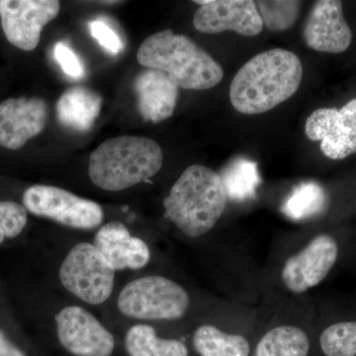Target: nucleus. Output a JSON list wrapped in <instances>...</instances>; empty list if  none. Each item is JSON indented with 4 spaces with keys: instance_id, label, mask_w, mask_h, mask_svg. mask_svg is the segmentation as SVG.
<instances>
[{
    "instance_id": "nucleus-13",
    "label": "nucleus",
    "mask_w": 356,
    "mask_h": 356,
    "mask_svg": "<svg viewBox=\"0 0 356 356\" xmlns=\"http://www.w3.org/2000/svg\"><path fill=\"white\" fill-rule=\"evenodd\" d=\"M337 255L339 248L331 236H316L285 262L281 273L283 283L295 294L317 286L334 267Z\"/></svg>"
},
{
    "instance_id": "nucleus-14",
    "label": "nucleus",
    "mask_w": 356,
    "mask_h": 356,
    "mask_svg": "<svg viewBox=\"0 0 356 356\" xmlns=\"http://www.w3.org/2000/svg\"><path fill=\"white\" fill-rule=\"evenodd\" d=\"M303 36L308 47L315 51L339 54L348 50L353 33L344 19L341 1L316 2L307 18Z\"/></svg>"
},
{
    "instance_id": "nucleus-26",
    "label": "nucleus",
    "mask_w": 356,
    "mask_h": 356,
    "mask_svg": "<svg viewBox=\"0 0 356 356\" xmlns=\"http://www.w3.org/2000/svg\"><path fill=\"white\" fill-rule=\"evenodd\" d=\"M54 56L65 74L74 79H83L84 67L74 51L63 42H58L54 48Z\"/></svg>"
},
{
    "instance_id": "nucleus-21",
    "label": "nucleus",
    "mask_w": 356,
    "mask_h": 356,
    "mask_svg": "<svg viewBox=\"0 0 356 356\" xmlns=\"http://www.w3.org/2000/svg\"><path fill=\"white\" fill-rule=\"evenodd\" d=\"M310 341L303 330L294 325L274 327L262 337L257 356H307Z\"/></svg>"
},
{
    "instance_id": "nucleus-8",
    "label": "nucleus",
    "mask_w": 356,
    "mask_h": 356,
    "mask_svg": "<svg viewBox=\"0 0 356 356\" xmlns=\"http://www.w3.org/2000/svg\"><path fill=\"white\" fill-rule=\"evenodd\" d=\"M60 10L58 0H0V26L9 44L32 51L38 47L44 26Z\"/></svg>"
},
{
    "instance_id": "nucleus-18",
    "label": "nucleus",
    "mask_w": 356,
    "mask_h": 356,
    "mask_svg": "<svg viewBox=\"0 0 356 356\" xmlns=\"http://www.w3.org/2000/svg\"><path fill=\"white\" fill-rule=\"evenodd\" d=\"M129 356H188L186 346L177 339H161L152 325L130 327L125 337Z\"/></svg>"
},
{
    "instance_id": "nucleus-20",
    "label": "nucleus",
    "mask_w": 356,
    "mask_h": 356,
    "mask_svg": "<svg viewBox=\"0 0 356 356\" xmlns=\"http://www.w3.org/2000/svg\"><path fill=\"white\" fill-rule=\"evenodd\" d=\"M219 175L228 198L235 201L254 197L261 181L257 163L243 156L229 161Z\"/></svg>"
},
{
    "instance_id": "nucleus-10",
    "label": "nucleus",
    "mask_w": 356,
    "mask_h": 356,
    "mask_svg": "<svg viewBox=\"0 0 356 356\" xmlns=\"http://www.w3.org/2000/svg\"><path fill=\"white\" fill-rule=\"evenodd\" d=\"M309 140H321V151L327 158L343 159L356 153V98L341 109L315 110L306 121Z\"/></svg>"
},
{
    "instance_id": "nucleus-6",
    "label": "nucleus",
    "mask_w": 356,
    "mask_h": 356,
    "mask_svg": "<svg viewBox=\"0 0 356 356\" xmlns=\"http://www.w3.org/2000/svg\"><path fill=\"white\" fill-rule=\"evenodd\" d=\"M115 273L93 243H79L65 257L58 276L63 286L77 298L99 305L113 292Z\"/></svg>"
},
{
    "instance_id": "nucleus-5",
    "label": "nucleus",
    "mask_w": 356,
    "mask_h": 356,
    "mask_svg": "<svg viewBox=\"0 0 356 356\" xmlns=\"http://www.w3.org/2000/svg\"><path fill=\"white\" fill-rule=\"evenodd\" d=\"M117 304L126 317L170 321L184 317L191 299L186 290L175 281L151 275L129 282L119 295Z\"/></svg>"
},
{
    "instance_id": "nucleus-4",
    "label": "nucleus",
    "mask_w": 356,
    "mask_h": 356,
    "mask_svg": "<svg viewBox=\"0 0 356 356\" xmlns=\"http://www.w3.org/2000/svg\"><path fill=\"white\" fill-rule=\"evenodd\" d=\"M163 153L149 138L121 136L103 142L89 158L88 175L103 191H121L147 181L161 170Z\"/></svg>"
},
{
    "instance_id": "nucleus-15",
    "label": "nucleus",
    "mask_w": 356,
    "mask_h": 356,
    "mask_svg": "<svg viewBox=\"0 0 356 356\" xmlns=\"http://www.w3.org/2000/svg\"><path fill=\"white\" fill-rule=\"evenodd\" d=\"M93 245L116 271L143 268L151 259L147 243L131 236L127 227L121 222L103 225L96 233Z\"/></svg>"
},
{
    "instance_id": "nucleus-25",
    "label": "nucleus",
    "mask_w": 356,
    "mask_h": 356,
    "mask_svg": "<svg viewBox=\"0 0 356 356\" xmlns=\"http://www.w3.org/2000/svg\"><path fill=\"white\" fill-rule=\"evenodd\" d=\"M28 218L22 203L0 199V245L18 238L27 227Z\"/></svg>"
},
{
    "instance_id": "nucleus-9",
    "label": "nucleus",
    "mask_w": 356,
    "mask_h": 356,
    "mask_svg": "<svg viewBox=\"0 0 356 356\" xmlns=\"http://www.w3.org/2000/svg\"><path fill=\"white\" fill-rule=\"evenodd\" d=\"M58 339L74 356H111L115 339L99 321L86 309L69 306L56 315Z\"/></svg>"
},
{
    "instance_id": "nucleus-12",
    "label": "nucleus",
    "mask_w": 356,
    "mask_h": 356,
    "mask_svg": "<svg viewBox=\"0 0 356 356\" xmlns=\"http://www.w3.org/2000/svg\"><path fill=\"white\" fill-rule=\"evenodd\" d=\"M200 8L193 17V26L204 34L234 31L241 36H257L264 23L252 0H195Z\"/></svg>"
},
{
    "instance_id": "nucleus-28",
    "label": "nucleus",
    "mask_w": 356,
    "mask_h": 356,
    "mask_svg": "<svg viewBox=\"0 0 356 356\" xmlns=\"http://www.w3.org/2000/svg\"><path fill=\"white\" fill-rule=\"evenodd\" d=\"M0 356H27L17 344L11 341L3 330L0 329Z\"/></svg>"
},
{
    "instance_id": "nucleus-17",
    "label": "nucleus",
    "mask_w": 356,
    "mask_h": 356,
    "mask_svg": "<svg viewBox=\"0 0 356 356\" xmlns=\"http://www.w3.org/2000/svg\"><path fill=\"white\" fill-rule=\"evenodd\" d=\"M102 98L83 86L67 89L57 103L58 120L76 132H88L102 111Z\"/></svg>"
},
{
    "instance_id": "nucleus-23",
    "label": "nucleus",
    "mask_w": 356,
    "mask_h": 356,
    "mask_svg": "<svg viewBox=\"0 0 356 356\" xmlns=\"http://www.w3.org/2000/svg\"><path fill=\"white\" fill-rule=\"evenodd\" d=\"M255 4L262 23L273 32L290 29L298 19L302 6L295 0H259Z\"/></svg>"
},
{
    "instance_id": "nucleus-1",
    "label": "nucleus",
    "mask_w": 356,
    "mask_h": 356,
    "mask_svg": "<svg viewBox=\"0 0 356 356\" xmlns=\"http://www.w3.org/2000/svg\"><path fill=\"white\" fill-rule=\"evenodd\" d=\"M302 77L303 67L296 54L284 49L262 51L236 72L229 100L240 113H264L292 97Z\"/></svg>"
},
{
    "instance_id": "nucleus-24",
    "label": "nucleus",
    "mask_w": 356,
    "mask_h": 356,
    "mask_svg": "<svg viewBox=\"0 0 356 356\" xmlns=\"http://www.w3.org/2000/svg\"><path fill=\"white\" fill-rule=\"evenodd\" d=\"M320 343L327 356L356 355V322L330 325L321 334Z\"/></svg>"
},
{
    "instance_id": "nucleus-22",
    "label": "nucleus",
    "mask_w": 356,
    "mask_h": 356,
    "mask_svg": "<svg viewBox=\"0 0 356 356\" xmlns=\"http://www.w3.org/2000/svg\"><path fill=\"white\" fill-rule=\"evenodd\" d=\"M327 207L325 189L315 181L300 184L282 206V212L294 221H304L323 214Z\"/></svg>"
},
{
    "instance_id": "nucleus-2",
    "label": "nucleus",
    "mask_w": 356,
    "mask_h": 356,
    "mask_svg": "<svg viewBox=\"0 0 356 356\" xmlns=\"http://www.w3.org/2000/svg\"><path fill=\"white\" fill-rule=\"evenodd\" d=\"M219 173L207 166H189L163 201L165 215L189 238L206 235L216 226L228 204Z\"/></svg>"
},
{
    "instance_id": "nucleus-3",
    "label": "nucleus",
    "mask_w": 356,
    "mask_h": 356,
    "mask_svg": "<svg viewBox=\"0 0 356 356\" xmlns=\"http://www.w3.org/2000/svg\"><path fill=\"white\" fill-rule=\"evenodd\" d=\"M137 60L147 69L165 72L179 88L205 90L218 86L224 70L209 54L186 35L163 30L145 39Z\"/></svg>"
},
{
    "instance_id": "nucleus-7",
    "label": "nucleus",
    "mask_w": 356,
    "mask_h": 356,
    "mask_svg": "<svg viewBox=\"0 0 356 356\" xmlns=\"http://www.w3.org/2000/svg\"><path fill=\"white\" fill-rule=\"evenodd\" d=\"M21 203L29 214L70 228L95 229L104 219L99 204L51 185H31L23 192Z\"/></svg>"
},
{
    "instance_id": "nucleus-27",
    "label": "nucleus",
    "mask_w": 356,
    "mask_h": 356,
    "mask_svg": "<svg viewBox=\"0 0 356 356\" xmlns=\"http://www.w3.org/2000/svg\"><path fill=\"white\" fill-rule=\"evenodd\" d=\"M89 30L93 38L97 40L103 48L106 49L110 53L116 55L123 49V43L118 35L103 21H92L89 24Z\"/></svg>"
},
{
    "instance_id": "nucleus-11",
    "label": "nucleus",
    "mask_w": 356,
    "mask_h": 356,
    "mask_svg": "<svg viewBox=\"0 0 356 356\" xmlns=\"http://www.w3.org/2000/svg\"><path fill=\"white\" fill-rule=\"evenodd\" d=\"M49 105L39 97H9L0 102V147L23 149L46 128Z\"/></svg>"
},
{
    "instance_id": "nucleus-19",
    "label": "nucleus",
    "mask_w": 356,
    "mask_h": 356,
    "mask_svg": "<svg viewBox=\"0 0 356 356\" xmlns=\"http://www.w3.org/2000/svg\"><path fill=\"white\" fill-rule=\"evenodd\" d=\"M193 346L200 356H248L250 343L241 334H227L204 325L194 332Z\"/></svg>"
},
{
    "instance_id": "nucleus-16",
    "label": "nucleus",
    "mask_w": 356,
    "mask_h": 356,
    "mask_svg": "<svg viewBox=\"0 0 356 356\" xmlns=\"http://www.w3.org/2000/svg\"><path fill=\"white\" fill-rule=\"evenodd\" d=\"M138 109L146 122L159 123L170 118L177 107L179 88L161 70L147 69L134 81Z\"/></svg>"
}]
</instances>
